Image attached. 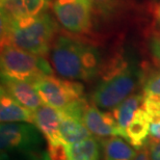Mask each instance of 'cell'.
Wrapping results in <instances>:
<instances>
[{
    "label": "cell",
    "mask_w": 160,
    "mask_h": 160,
    "mask_svg": "<svg viewBox=\"0 0 160 160\" xmlns=\"http://www.w3.org/2000/svg\"><path fill=\"white\" fill-rule=\"evenodd\" d=\"M68 160H99L100 148L95 137H88L81 142L66 145Z\"/></svg>",
    "instance_id": "cell-17"
},
{
    "label": "cell",
    "mask_w": 160,
    "mask_h": 160,
    "mask_svg": "<svg viewBox=\"0 0 160 160\" xmlns=\"http://www.w3.org/2000/svg\"><path fill=\"white\" fill-rule=\"evenodd\" d=\"M150 142H160V122L151 123V126H150Z\"/></svg>",
    "instance_id": "cell-22"
},
{
    "label": "cell",
    "mask_w": 160,
    "mask_h": 160,
    "mask_svg": "<svg viewBox=\"0 0 160 160\" xmlns=\"http://www.w3.org/2000/svg\"><path fill=\"white\" fill-rule=\"evenodd\" d=\"M142 100H143V95L132 94L127 99H125L122 103L118 105L114 109H112V114L117 121L118 125H119L120 129L123 132L124 138L128 126L131 123V121L133 120L136 111L142 106Z\"/></svg>",
    "instance_id": "cell-16"
},
{
    "label": "cell",
    "mask_w": 160,
    "mask_h": 160,
    "mask_svg": "<svg viewBox=\"0 0 160 160\" xmlns=\"http://www.w3.org/2000/svg\"><path fill=\"white\" fill-rule=\"evenodd\" d=\"M104 160H133L136 149L120 136H111L102 142Z\"/></svg>",
    "instance_id": "cell-15"
},
{
    "label": "cell",
    "mask_w": 160,
    "mask_h": 160,
    "mask_svg": "<svg viewBox=\"0 0 160 160\" xmlns=\"http://www.w3.org/2000/svg\"><path fill=\"white\" fill-rule=\"evenodd\" d=\"M50 58L60 77L75 81H89L102 69L101 53L94 45L66 34L55 38Z\"/></svg>",
    "instance_id": "cell-1"
},
{
    "label": "cell",
    "mask_w": 160,
    "mask_h": 160,
    "mask_svg": "<svg viewBox=\"0 0 160 160\" xmlns=\"http://www.w3.org/2000/svg\"><path fill=\"white\" fill-rule=\"evenodd\" d=\"M148 146L151 160H160V142H150Z\"/></svg>",
    "instance_id": "cell-23"
},
{
    "label": "cell",
    "mask_w": 160,
    "mask_h": 160,
    "mask_svg": "<svg viewBox=\"0 0 160 160\" xmlns=\"http://www.w3.org/2000/svg\"><path fill=\"white\" fill-rule=\"evenodd\" d=\"M1 88L4 89L14 100L29 110L36 111L44 105L39 92L31 83L27 81L1 75Z\"/></svg>",
    "instance_id": "cell-9"
},
{
    "label": "cell",
    "mask_w": 160,
    "mask_h": 160,
    "mask_svg": "<svg viewBox=\"0 0 160 160\" xmlns=\"http://www.w3.org/2000/svg\"><path fill=\"white\" fill-rule=\"evenodd\" d=\"M1 75L32 84L44 76L53 75L49 62L43 56L34 55L9 44L1 45Z\"/></svg>",
    "instance_id": "cell-4"
},
{
    "label": "cell",
    "mask_w": 160,
    "mask_h": 160,
    "mask_svg": "<svg viewBox=\"0 0 160 160\" xmlns=\"http://www.w3.org/2000/svg\"><path fill=\"white\" fill-rule=\"evenodd\" d=\"M33 124L47 138L48 146L62 145L60 135V111L49 105H42L34 111Z\"/></svg>",
    "instance_id": "cell-10"
},
{
    "label": "cell",
    "mask_w": 160,
    "mask_h": 160,
    "mask_svg": "<svg viewBox=\"0 0 160 160\" xmlns=\"http://www.w3.org/2000/svg\"><path fill=\"white\" fill-rule=\"evenodd\" d=\"M60 111V135L65 145H71L92 136L81 118Z\"/></svg>",
    "instance_id": "cell-14"
},
{
    "label": "cell",
    "mask_w": 160,
    "mask_h": 160,
    "mask_svg": "<svg viewBox=\"0 0 160 160\" xmlns=\"http://www.w3.org/2000/svg\"><path fill=\"white\" fill-rule=\"evenodd\" d=\"M8 0H1V6H2L3 4H5V3L8 2Z\"/></svg>",
    "instance_id": "cell-29"
},
{
    "label": "cell",
    "mask_w": 160,
    "mask_h": 160,
    "mask_svg": "<svg viewBox=\"0 0 160 160\" xmlns=\"http://www.w3.org/2000/svg\"><path fill=\"white\" fill-rule=\"evenodd\" d=\"M83 122L89 132L98 137L121 136L124 138L113 114L102 111L96 105H88L83 113Z\"/></svg>",
    "instance_id": "cell-8"
},
{
    "label": "cell",
    "mask_w": 160,
    "mask_h": 160,
    "mask_svg": "<svg viewBox=\"0 0 160 160\" xmlns=\"http://www.w3.org/2000/svg\"><path fill=\"white\" fill-rule=\"evenodd\" d=\"M94 3L95 0H54L53 12L67 30L83 33L92 25Z\"/></svg>",
    "instance_id": "cell-7"
},
{
    "label": "cell",
    "mask_w": 160,
    "mask_h": 160,
    "mask_svg": "<svg viewBox=\"0 0 160 160\" xmlns=\"http://www.w3.org/2000/svg\"><path fill=\"white\" fill-rule=\"evenodd\" d=\"M40 160H51V157L49 155V152H43V154H42Z\"/></svg>",
    "instance_id": "cell-27"
},
{
    "label": "cell",
    "mask_w": 160,
    "mask_h": 160,
    "mask_svg": "<svg viewBox=\"0 0 160 160\" xmlns=\"http://www.w3.org/2000/svg\"><path fill=\"white\" fill-rule=\"evenodd\" d=\"M34 111L27 109L14 100L4 89L0 94V120L1 123H30L33 124Z\"/></svg>",
    "instance_id": "cell-13"
},
{
    "label": "cell",
    "mask_w": 160,
    "mask_h": 160,
    "mask_svg": "<svg viewBox=\"0 0 160 160\" xmlns=\"http://www.w3.org/2000/svg\"><path fill=\"white\" fill-rule=\"evenodd\" d=\"M1 160H12V155L8 154V153H2L1 152Z\"/></svg>",
    "instance_id": "cell-28"
},
{
    "label": "cell",
    "mask_w": 160,
    "mask_h": 160,
    "mask_svg": "<svg viewBox=\"0 0 160 160\" xmlns=\"http://www.w3.org/2000/svg\"><path fill=\"white\" fill-rule=\"evenodd\" d=\"M133 160H151L150 152H149V146L143 147L142 149H139V151H137Z\"/></svg>",
    "instance_id": "cell-24"
},
{
    "label": "cell",
    "mask_w": 160,
    "mask_h": 160,
    "mask_svg": "<svg viewBox=\"0 0 160 160\" xmlns=\"http://www.w3.org/2000/svg\"><path fill=\"white\" fill-rule=\"evenodd\" d=\"M48 149H49L48 152H49L51 160H68L65 143L57 146H48Z\"/></svg>",
    "instance_id": "cell-20"
},
{
    "label": "cell",
    "mask_w": 160,
    "mask_h": 160,
    "mask_svg": "<svg viewBox=\"0 0 160 160\" xmlns=\"http://www.w3.org/2000/svg\"><path fill=\"white\" fill-rule=\"evenodd\" d=\"M143 95L160 96V69L147 75L142 80Z\"/></svg>",
    "instance_id": "cell-19"
},
{
    "label": "cell",
    "mask_w": 160,
    "mask_h": 160,
    "mask_svg": "<svg viewBox=\"0 0 160 160\" xmlns=\"http://www.w3.org/2000/svg\"><path fill=\"white\" fill-rule=\"evenodd\" d=\"M142 80L137 68L121 62L113 67L96 86L92 96V103L102 109H114L133 94Z\"/></svg>",
    "instance_id": "cell-3"
},
{
    "label": "cell",
    "mask_w": 160,
    "mask_h": 160,
    "mask_svg": "<svg viewBox=\"0 0 160 160\" xmlns=\"http://www.w3.org/2000/svg\"><path fill=\"white\" fill-rule=\"evenodd\" d=\"M41 131L30 123H1L0 147L2 153L20 156H39L42 147Z\"/></svg>",
    "instance_id": "cell-5"
},
{
    "label": "cell",
    "mask_w": 160,
    "mask_h": 160,
    "mask_svg": "<svg viewBox=\"0 0 160 160\" xmlns=\"http://www.w3.org/2000/svg\"><path fill=\"white\" fill-rule=\"evenodd\" d=\"M51 0H8L1 6V18L32 17L46 12Z\"/></svg>",
    "instance_id": "cell-11"
},
{
    "label": "cell",
    "mask_w": 160,
    "mask_h": 160,
    "mask_svg": "<svg viewBox=\"0 0 160 160\" xmlns=\"http://www.w3.org/2000/svg\"><path fill=\"white\" fill-rule=\"evenodd\" d=\"M44 104L58 110L65 109L74 102L84 98V88L75 80L62 79L55 76H44L32 82Z\"/></svg>",
    "instance_id": "cell-6"
},
{
    "label": "cell",
    "mask_w": 160,
    "mask_h": 160,
    "mask_svg": "<svg viewBox=\"0 0 160 160\" xmlns=\"http://www.w3.org/2000/svg\"><path fill=\"white\" fill-rule=\"evenodd\" d=\"M155 19H156V23L158 24V26L160 27V3L157 5L155 11Z\"/></svg>",
    "instance_id": "cell-25"
},
{
    "label": "cell",
    "mask_w": 160,
    "mask_h": 160,
    "mask_svg": "<svg viewBox=\"0 0 160 160\" xmlns=\"http://www.w3.org/2000/svg\"><path fill=\"white\" fill-rule=\"evenodd\" d=\"M56 29L55 21L48 12L32 17L1 18L2 44L43 57L50 52Z\"/></svg>",
    "instance_id": "cell-2"
},
{
    "label": "cell",
    "mask_w": 160,
    "mask_h": 160,
    "mask_svg": "<svg viewBox=\"0 0 160 160\" xmlns=\"http://www.w3.org/2000/svg\"><path fill=\"white\" fill-rule=\"evenodd\" d=\"M142 106L149 114L152 123L160 122V96L143 95Z\"/></svg>",
    "instance_id": "cell-18"
},
{
    "label": "cell",
    "mask_w": 160,
    "mask_h": 160,
    "mask_svg": "<svg viewBox=\"0 0 160 160\" xmlns=\"http://www.w3.org/2000/svg\"><path fill=\"white\" fill-rule=\"evenodd\" d=\"M151 123L149 114L142 106H140L127 128L125 139L136 150L142 149L148 143Z\"/></svg>",
    "instance_id": "cell-12"
},
{
    "label": "cell",
    "mask_w": 160,
    "mask_h": 160,
    "mask_svg": "<svg viewBox=\"0 0 160 160\" xmlns=\"http://www.w3.org/2000/svg\"><path fill=\"white\" fill-rule=\"evenodd\" d=\"M42 154H43V153H42ZM42 154L39 156H22V157H23V160H40Z\"/></svg>",
    "instance_id": "cell-26"
},
{
    "label": "cell",
    "mask_w": 160,
    "mask_h": 160,
    "mask_svg": "<svg viewBox=\"0 0 160 160\" xmlns=\"http://www.w3.org/2000/svg\"><path fill=\"white\" fill-rule=\"evenodd\" d=\"M150 52L154 62L160 66V38L154 39L150 44Z\"/></svg>",
    "instance_id": "cell-21"
}]
</instances>
